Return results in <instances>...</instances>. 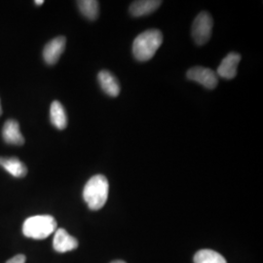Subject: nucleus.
<instances>
[{"mask_svg": "<svg viewBox=\"0 0 263 263\" xmlns=\"http://www.w3.org/2000/svg\"><path fill=\"white\" fill-rule=\"evenodd\" d=\"M50 119L51 123L54 127L59 130L66 129L67 125V117H66V110L63 104L60 102L55 101L51 104L50 108Z\"/></svg>", "mask_w": 263, "mask_h": 263, "instance_id": "obj_13", "label": "nucleus"}, {"mask_svg": "<svg viewBox=\"0 0 263 263\" xmlns=\"http://www.w3.org/2000/svg\"><path fill=\"white\" fill-rule=\"evenodd\" d=\"M194 263H226V258L213 250H201L194 256Z\"/></svg>", "mask_w": 263, "mask_h": 263, "instance_id": "obj_15", "label": "nucleus"}, {"mask_svg": "<svg viewBox=\"0 0 263 263\" xmlns=\"http://www.w3.org/2000/svg\"><path fill=\"white\" fill-rule=\"evenodd\" d=\"M186 76L188 79L195 81L208 89H215L218 83V78L216 72L203 66H195L190 68Z\"/></svg>", "mask_w": 263, "mask_h": 263, "instance_id": "obj_5", "label": "nucleus"}, {"mask_svg": "<svg viewBox=\"0 0 263 263\" xmlns=\"http://www.w3.org/2000/svg\"><path fill=\"white\" fill-rule=\"evenodd\" d=\"M162 1L158 0H141L135 1L130 6V13L134 17H142L151 15L154 11L158 9Z\"/></svg>", "mask_w": 263, "mask_h": 263, "instance_id": "obj_11", "label": "nucleus"}, {"mask_svg": "<svg viewBox=\"0 0 263 263\" xmlns=\"http://www.w3.org/2000/svg\"><path fill=\"white\" fill-rule=\"evenodd\" d=\"M240 61L241 56L238 53H229L218 66L216 76H219L224 79H233L237 76V67Z\"/></svg>", "mask_w": 263, "mask_h": 263, "instance_id": "obj_8", "label": "nucleus"}, {"mask_svg": "<svg viewBox=\"0 0 263 263\" xmlns=\"http://www.w3.org/2000/svg\"><path fill=\"white\" fill-rule=\"evenodd\" d=\"M26 256L24 254H18L14 257H12L6 263H26Z\"/></svg>", "mask_w": 263, "mask_h": 263, "instance_id": "obj_16", "label": "nucleus"}, {"mask_svg": "<svg viewBox=\"0 0 263 263\" xmlns=\"http://www.w3.org/2000/svg\"><path fill=\"white\" fill-rule=\"evenodd\" d=\"M34 3H35L37 6H40V5H42V4L44 3V1H43V0H36V1H34Z\"/></svg>", "mask_w": 263, "mask_h": 263, "instance_id": "obj_17", "label": "nucleus"}, {"mask_svg": "<svg viewBox=\"0 0 263 263\" xmlns=\"http://www.w3.org/2000/svg\"><path fill=\"white\" fill-rule=\"evenodd\" d=\"M109 183L103 175H96L89 179L83 190V198L88 207L98 211L104 207L108 198Z\"/></svg>", "mask_w": 263, "mask_h": 263, "instance_id": "obj_2", "label": "nucleus"}, {"mask_svg": "<svg viewBox=\"0 0 263 263\" xmlns=\"http://www.w3.org/2000/svg\"><path fill=\"white\" fill-rule=\"evenodd\" d=\"M66 49V37L58 36L48 42L43 50V58L47 65L53 66L58 63Z\"/></svg>", "mask_w": 263, "mask_h": 263, "instance_id": "obj_6", "label": "nucleus"}, {"mask_svg": "<svg viewBox=\"0 0 263 263\" xmlns=\"http://www.w3.org/2000/svg\"><path fill=\"white\" fill-rule=\"evenodd\" d=\"M98 80L103 91L109 97L116 98L120 94V85L116 77L107 70H102L98 74Z\"/></svg>", "mask_w": 263, "mask_h": 263, "instance_id": "obj_10", "label": "nucleus"}, {"mask_svg": "<svg viewBox=\"0 0 263 263\" xmlns=\"http://www.w3.org/2000/svg\"><path fill=\"white\" fill-rule=\"evenodd\" d=\"M1 113H2V109H1V104H0V115H1Z\"/></svg>", "mask_w": 263, "mask_h": 263, "instance_id": "obj_19", "label": "nucleus"}, {"mask_svg": "<svg viewBox=\"0 0 263 263\" xmlns=\"http://www.w3.org/2000/svg\"><path fill=\"white\" fill-rule=\"evenodd\" d=\"M111 263H126L125 261H122V260H115V261H113Z\"/></svg>", "mask_w": 263, "mask_h": 263, "instance_id": "obj_18", "label": "nucleus"}, {"mask_svg": "<svg viewBox=\"0 0 263 263\" xmlns=\"http://www.w3.org/2000/svg\"><path fill=\"white\" fill-rule=\"evenodd\" d=\"M56 230V219L49 215L28 217L23 224L24 235L35 240L46 239Z\"/></svg>", "mask_w": 263, "mask_h": 263, "instance_id": "obj_3", "label": "nucleus"}, {"mask_svg": "<svg viewBox=\"0 0 263 263\" xmlns=\"http://www.w3.org/2000/svg\"><path fill=\"white\" fill-rule=\"evenodd\" d=\"M2 138L6 143L13 145H22L25 143V139L20 131V125L16 120H7L2 129Z\"/></svg>", "mask_w": 263, "mask_h": 263, "instance_id": "obj_9", "label": "nucleus"}, {"mask_svg": "<svg viewBox=\"0 0 263 263\" xmlns=\"http://www.w3.org/2000/svg\"><path fill=\"white\" fill-rule=\"evenodd\" d=\"M78 8L81 14L90 21H95L99 17L100 5L99 1L96 0H81L77 2Z\"/></svg>", "mask_w": 263, "mask_h": 263, "instance_id": "obj_14", "label": "nucleus"}, {"mask_svg": "<svg viewBox=\"0 0 263 263\" xmlns=\"http://www.w3.org/2000/svg\"><path fill=\"white\" fill-rule=\"evenodd\" d=\"M214 21L208 12H201L192 25V37L197 45H205L210 40Z\"/></svg>", "mask_w": 263, "mask_h": 263, "instance_id": "obj_4", "label": "nucleus"}, {"mask_svg": "<svg viewBox=\"0 0 263 263\" xmlns=\"http://www.w3.org/2000/svg\"><path fill=\"white\" fill-rule=\"evenodd\" d=\"M0 166L15 178H24L28 173L26 165L16 157H0Z\"/></svg>", "mask_w": 263, "mask_h": 263, "instance_id": "obj_12", "label": "nucleus"}, {"mask_svg": "<svg viewBox=\"0 0 263 263\" xmlns=\"http://www.w3.org/2000/svg\"><path fill=\"white\" fill-rule=\"evenodd\" d=\"M53 246L55 251L58 253L64 254L70 251H73L78 247V241L77 239L69 235L66 232V229L60 228L56 230L54 240H53Z\"/></svg>", "mask_w": 263, "mask_h": 263, "instance_id": "obj_7", "label": "nucleus"}, {"mask_svg": "<svg viewBox=\"0 0 263 263\" xmlns=\"http://www.w3.org/2000/svg\"><path fill=\"white\" fill-rule=\"evenodd\" d=\"M163 42L162 32L158 29H149L138 35L133 43V54L140 62L152 59Z\"/></svg>", "mask_w": 263, "mask_h": 263, "instance_id": "obj_1", "label": "nucleus"}]
</instances>
